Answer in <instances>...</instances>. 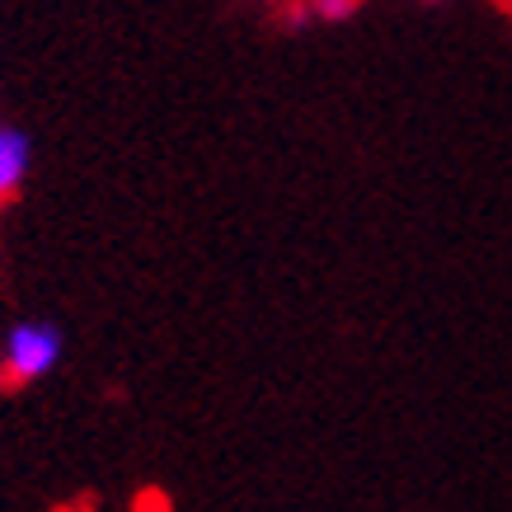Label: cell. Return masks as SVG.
Wrapping results in <instances>:
<instances>
[{
    "instance_id": "6da1fadb",
    "label": "cell",
    "mask_w": 512,
    "mask_h": 512,
    "mask_svg": "<svg viewBox=\"0 0 512 512\" xmlns=\"http://www.w3.org/2000/svg\"><path fill=\"white\" fill-rule=\"evenodd\" d=\"M66 334L52 320H24L5 334L0 348V386H33L62 367Z\"/></svg>"
},
{
    "instance_id": "7a4b0ae2",
    "label": "cell",
    "mask_w": 512,
    "mask_h": 512,
    "mask_svg": "<svg viewBox=\"0 0 512 512\" xmlns=\"http://www.w3.org/2000/svg\"><path fill=\"white\" fill-rule=\"evenodd\" d=\"M29 165H33V146L19 127L0 123V202L15 198L24 179H29Z\"/></svg>"
},
{
    "instance_id": "277c9868",
    "label": "cell",
    "mask_w": 512,
    "mask_h": 512,
    "mask_svg": "<svg viewBox=\"0 0 512 512\" xmlns=\"http://www.w3.org/2000/svg\"><path fill=\"white\" fill-rule=\"evenodd\" d=\"M357 0H311V10H315V19H343L348 10H353Z\"/></svg>"
},
{
    "instance_id": "3957f363",
    "label": "cell",
    "mask_w": 512,
    "mask_h": 512,
    "mask_svg": "<svg viewBox=\"0 0 512 512\" xmlns=\"http://www.w3.org/2000/svg\"><path fill=\"white\" fill-rule=\"evenodd\" d=\"M132 512H174V503L165 489L146 484V489H137V498H132Z\"/></svg>"
}]
</instances>
